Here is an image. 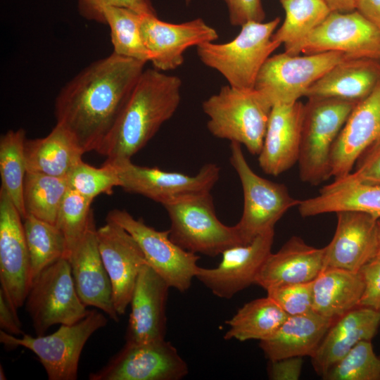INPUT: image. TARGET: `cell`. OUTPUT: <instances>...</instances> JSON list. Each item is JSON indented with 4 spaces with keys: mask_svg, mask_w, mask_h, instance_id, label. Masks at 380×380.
<instances>
[{
    "mask_svg": "<svg viewBox=\"0 0 380 380\" xmlns=\"http://www.w3.org/2000/svg\"><path fill=\"white\" fill-rule=\"evenodd\" d=\"M146 63L113 52L86 66L61 88L55 101L56 124L84 153L99 151Z\"/></svg>",
    "mask_w": 380,
    "mask_h": 380,
    "instance_id": "obj_1",
    "label": "cell"
},
{
    "mask_svg": "<svg viewBox=\"0 0 380 380\" xmlns=\"http://www.w3.org/2000/svg\"><path fill=\"white\" fill-rule=\"evenodd\" d=\"M182 80L156 68L144 69L98 153L106 163L129 160L170 120L181 101Z\"/></svg>",
    "mask_w": 380,
    "mask_h": 380,
    "instance_id": "obj_2",
    "label": "cell"
},
{
    "mask_svg": "<svg viewBox=\"0 0 380 380\" xmlns=\"http://www.w3.org/2000/svg\"><path fill=\"white\" fill-rule=\"evenodd\" d=\"M207 128L219 139L237 142L253 155L260 153L272 108L259 90L226 85L202 103Z\"/></svg>",
    "mask_w": 380,
    "mask_h": 380,
    "instance_id": "obj_3",
    "label": "cell"
},
{
    "mask_svg": "<svg viewBox=\"0 0 380 380\" xmlns=\"http://www.w3.org/2000/svg\"><path fill=\"white\" fill-rule=\"evenodd\" d=\"M279 23V17L268 22H247L230 42L198 45L197 55L205 65L219 72L229 86L255 88L263 64L280 46L272 39Z\"/></svg>",
    "mask_w": 380,
    "mask_h": 380,
    "instance_id": "obj_4",
    "label": "cell"
},
{
    "mask_svg": "<svg viewBox=\"0 0 380 380\" xmlns=\"http://www.w3.org/2000/svg\"><path fill=\"white\" fill-rule=\"evenodd\" d=\"M170 221V238L183 249L210 257L247 244L235 224L217 217L211 191L174 199L164 205Z\"/></svg>",
    "mask_w": 380,
    "mask_h": 380,
    "instance_id": "obj_5",
    "label": "cell"
},
{
    "mask_svg": "<svg viewBox=\"0 0 380 380\" xmlns=\"http://www.w3.org/2000/svg\"><path fill=\"white\" fill-rule=\"evenodd\" d=\"M357 101L308 98L304 104L299 158L300 179L317 185L331 177L333 145Z\"/></svg>",
    "mask_w": 380,
    "mask_h": 380,
    "instance_id": "obj_6",
    "label": "cell"
},
{
    "mask_svg": "<svg viewBox=\"0 0 380 380\" xmlns=\"http://www.w3.org/2000/svg\"><path fill=\"white\" fill-rule=\"evenodd\" d=\"M107 317L97 310H90L79 322L61 324L47 336H32L24 333L20 338L0 331V342L7 347H24L33 352L44 367L49 380H76L80 357L89 337L104 327Z\"/></svg>",
    "mask_w": 380,
    "mask_h": 380,
    "instance_id": "obj_7",
    "label": "cell"
},
{
    "mask_svg": "<svg viewBox=\"0 0 380 380\" xmlns=\"http://www.w3.org/2000/svg\"><path fill=\"white\" fill-rule=\"evenodd\" d=\"M229 161L241 184L243 194L242 215L236 224L246 243L267 231L300 200L293 198L287 187L257 175L250 167L241 145L230 144Z\"/></svg>",
    "mask_w": 380,
    "mask_h": 380,
    "instance_id": "obj_8",
    "label": "cell"
},
{
    "mask_svg": "<svg viewBox=\"0 0 380 380\" xmlns=\"http://www.w3.org/2000/svg\"><path fill=\"white\" fill-rule=\"evenodd\" d=\"M25 304L37 336L44 335L54 324H75L90 311L77 292L70 262L65 258L44 269L33 281Z\"/></svg>",
    "mask_w": 380,
    "mask_h": 380,
    "instance_id": "obj_9",
    "label": "cell"
},
{
    "mask_svg": "<svg viewBox=\"0 0 380 380\" xmlns=\"http://www.w3.org/2000/svg\"><path fill=\"white\" fill-rule=\"evenodd\" d=\"M352 59L338 51L270 56L256 79L255 88L275 104H290L305 96L308 89L337 63Z\"/></svg>",
    "mask_w": 380,
    "mask_h": 380,
    "instance_id": "obj_10",
    "label": "cell"
},
{
    "mask_svg": "<svg viewBox=\"0 0 380 380\" xmlns=\"http://www.w3.org/2000/svg\"><path fill=\"white\" fill-rule=\"evenodd\" d=\"M106 221L124 228L137 242L147 264L169 285L185 292L195 278L199 256L187 251L170 238V230L160 231L136 219L125 210H110Z\"/></svg>",
    "mask_w": 380,
    "mask_h": 380,
    "instance_id": "obj_11",
    "label": "cell"
},
{
    "mask_svg": "<svg viewBox=\"0 0 380 380\" xmlns=\"http://www.w3.org/2000/svg\"><path fill=\"white\" fill-rule=\"evenodd\" d=\"M327 51L380 61V31L355 10L331 12L306 37L284 51L291 55Z\"/></svg>",
    "mask_w": 380,
    "mask_h": 380,
    "instance_id": "obj_12",
    "label": "cell"
},
{
    "mask_svg": "<svg viewBox=\"0 0 380 380\" xmlns=\"http://www.w3.org/2000/svg\"><path fill=\"white\" fill-rule=\"evenodd\" d=\"M106 163L115 168L120 187L162 205L176 198L211 191L220 175V167L213 163L203 165L194 176L137 165L131 160Z\"/></svg>",
    "mask_w": 380,
    "mask_h": 380,
    "instance_id": "obj_13",
    "label": "cell"
},
{
    "mask_svg": "<svg viewBox=\"0 0 380 380\" xmlns=\"http://www.w3.org/2000/svg\"><path fill=\"white\" fill-rule=\"evenodd\" d=\"M189 373L186 362L165 339L144 343H125L90 380H179Z\"/></svg>",
    "mask_w": 380,
    "mask_h": 380,
    "instance_id": "obj_14",
    "label": "cell"
},
{
    "mask_svg": "<svg viewBox=\"0 0 380 380\" xmlns=\"http://www.w3.org/2000/svg\"><path fill=\"white\" fill-rule=\"evenodd\" d=\"M22 220L9 197L0 189V288L17 310L25 304L32 283Z\"/></svg>",
    "mask_w": 380,
    "mask_h": 380,
    "instance_id": "obj_15",
    "label": "cell"
},
{
    "mask_svg": "<svg viewBox=\"0 0 380 380\" xmlns=\"http://www.w3.org/2000/svg\"><path fill=\"white\" fill-rule=\"evenodd\" d=\"M274 238L272 229L247 244L229 248L222 253L217 267H198L195 277L217 297L230 299L255 284L262 264L272 253Z\"/></svg>",
    "mask_w": 380,
    "mask_h": 380,
    "instance_id": "obj_16",
    "label": "cell"
},
{
    "mask_svg": "<svg viewBox=\"0 0 380 380\" xmlns=\"http://www.w3.org/2000/svg\"><path fill=\"white\" fill-rule=\"evenodd\" d=\"M99 248L110 278L119 315L125 313L141 267L147 264L135 239L122 227L106 221L96 231Z\"/></svg>",
    "mask_w": 380,
    "mask_h": 380,
    "instance_id": "obj_17",
    "label": "cell"
},
{
    "mask_svg": "<svg viewBox=\"0 0 380 380\" xmlns=\"http://www.w3.org/2000/svg\"><path fill=\"white\" fill-rule=\"evenodd\" d=\"M141 30L146 46L151 54L154 68L165 72L175 70L184 61V53L191 46L215 42V29L201 18L182 23H170L156 15H143Z\"/></svg>",
    "mask_w": 380,
    "mask_h": 380,
    "instance_id": "obj_18",
    "label": "cell"
},
{
    "mask_svg": "<svg viewBox=\"0 0 380 380\" xmlns=\"http://www.w3.org/2000/svg\"><path fill=\"white\" fill-rule=\"evenodd\" d=\"M96 231L93 216L84 236L67 259L82 303L101 310L114 322H118L113 288L99 248Z\"/></svg>",
    "mask_w": 380,
    "mask_h": 380,
    "instance_id": "obj_19",
    "label": "cell"
},
{
    "mask_svg": "<svg viewBox=\"0 0 380 380\" xmlns=\"http://www.w3.org/2000/svg\"><path fill=\"white\" fill-rule=\"evenodd\" d=\"M170 288L148 264L141 267L129 303L125 343L139 344L165 339Z\"/></svg>",
    "mask_w": 380,
    "mask_h": 380,
    "instance_id": "obj_20",
    "label": "cell"
},
{
    "mask_svg": "<svg viewBox=\"0 0 380 380\" xmlns=\"http://www.w3.org/2000/svg\"><path fill=\"white\" fill-rule=\"evenodd\" d=\"M380 139V82L354 107L334 142L330 175L339 179L349 175L360 156Z\"/></svg>",
    "mask_w": 380,
    "mask_h": 380,
    "instance_id": "obj_21",
    "label": "cell"
},
{
    "mask_svg": "<svg viewBox=\"0 0 380 380\" xmlns=\"http://www.w3.org/2000/svg\"><path fill=\"white\" fill-rule=\"evenodd\" d=\"M336 214L334 237L324 246L325 267L358 272L377 255V219L356 210H342Z\"/></svg>",
    "mask_w": 380,
    "mask_h": 380,
    "instance_id": "obj_22",
    "label": "cell"
},
{
    "mask_svg": "<svg viewBox=\"0 0 380 380\" xmlns=\"http://www.w3.org/2000/svg\"><path fill=\"white\" fill-rule=\"evenodd\" d=\"M304 104L296 101L272 106L258 163L267 175L278 176L298 163Z\"/></svg>",
    "mask_w": 380,
    "mask_h": 380,
    "instance_id": "obj_23",
    "label": "cell"
},
{
    "mask_svg": "<svg viewBox=\"0 0 380 380\" xmlns=\"http://www.w3.org/2000/svg\"><path fill=\"white\" fill-rule=\"evenodd\" d=\"M325 268V247L308 245L293 236L262 264L255 284L265 290L290 284L310 283Z\"/></svg>",
    "mask_w": 380,
    "mask_h": 380,
    "instance_id": "obj_24",
    "label": "cell"
},
{
    "mask_svg": "<svg viewBox=\"0 0 380 380\" xmlns=\"http://www.w3.org/2000/svg\"><path fill=\"white\" fill-rule=\"evenodd\" d=\"M380 324V311L357 307L331 324L311 357L322 376L361 341H371Z\"/></svg>",
    "mask_w": 380,
    "mask_h": 380,
    "instance_id": "obj_25",
    "label": "cell"
},
{
    "mask_svg": "<svg viewBox=\"0 0 380 380\" xmlns=\"http://www.w3.org/2000/svg\"><path fill=\"white\" fill-rule=\"evenodd\" d=\"M380 82V61L346 59L332 67L308 90L305 97L338 98L359 102Z\"/></svg>",
    "mask_w": 380,
    "mask_h": 380,
    "instance_id": "obj_26",
    "label": "cell"
},
{
    "mask_svg": "<svg viewBox=\"0 0 380 380\" xmlns=\"http://www.w3.org/2000/svg\"><path fill=\"white\" fill-rule=\"evenodd\" d=\"M334 321L316 312L289 316L260 347L270 360L289 357H312Z\"/></svg>",
    "mask_w": 380,
    "mask_h": 380,
    "instance_id": "obj_27",
    "label": "cell"
},
{
    "mask_svg": "<svg viewBox=\"0 0 380 380\" xmlns=\"http://www.w3.org/2000/svg\"><path fill=\"white\" fill-rule=\"evenodd\" d=\"M302 217H312L342 210L367 213L380 217V184L334 180L324 186L318 195L300 201Z\"/></svg>",
    "mask_w": 380,
    "mask_h": 380,
    "instance_id": "obj_28",
    "label": "cell"
},
{
    "mask_svg": "<svg viewBox=\"0 0 380 380\" xmlns=\"http://www.w3.org/2000/svg\"><path fill=\"white\" fill-rule=\"evenodd\" d=\"M312 289L315 312L336 321L359 306L364 281L359 272L325 267Z\"/></svg>",
    "mask_w": 380,
    "mask_h": 380,
    "instance_id": "obj_29",
    "label": "cell"
},
{
    "mask_svg": "<svg viewBox=\"0 0 380 380\" xmlns=\"http://www.w3.org/2000/svg\"><path fill=\"white\" fill-rule=\"evenodd\" d=\"M24 151L27 172L58 177H66L84 154L58 124L46 137L26 139Z\"/></svg>",
    "mask_w": 380,
    "mask_h": 380,
    "instance_id": "obj_30",
    "label": "cell"
},
{
    "mask_svg": "<svg viewBox=\"0 0 380 380\" xmlns=\"http://www.w3.org/2000/svg\"><path fill=\"white\" fill-rule=\"evenodd\" d=\"M289 315L269 296L244 304L226 324L224 338L262 341L272 336Z\"/></svg>",
    "mask_w": 380,
    "mask_h": 380,
    "instance_id": "obj_31",
    "label": "cell"
},
{
    "mask_svg": "<svg viewBox=\"0 0 380 380\" xmlns=\"http://www.w3.org/2000/svg\"><path fill=\"white\" fill-rule=\"evenodd\" d=\"M23 220L33 282L44 269L61 258H67V244L56 224L31 215H27Z\"/></svg>",
    "mask_w": 380,
    "mask_h": 380,
    "instance_id": "obj_32",
    "label": "cell"
},
{
    "mask_svg": "<svg viewBox=\"0 0 380 380\" xmlns=\"http://www.w3.org/2000/svg\"><path fill=\"white\" fill-rule=\"evenodd\" d=\"M26 132L19 128L10 129L0 138L1 189L9 197L23 220L26 216L23 186L27 167L25 158Z\"/></svg>",
    "mask_w": 380,
    "mask_h": 380,
    "instance_id": "obj_33",
    "label": "cell"
},
{
    "mask_svg": "<svg viewBox=\"0 0 380 380\" xmlns=\"http://www.w3.org/2000/svg\"><path fill=\"white\" fill-rule=\"evenodd\" d=\"M285 18L272 39L290 49L306 37L331 13L323 0H279Z\"/></svg>",
    "mask_w": 380,
    "mask_h": 380,
    "instance_id": "obj_34",
    "label": "cell"
},
{
    "mask_svg": "<svg viewBox=\"0 0 380 380\" xmlns=\"http://www.w3.org/2000/svg\"><path fill=\"white\" fill-rule=\"evenodd\" d=\"M68 189L66 177L27 172L23 186L26 215H31L55 224Z\"/></svg>",
    "mask_w": 380,
    "mask_h": 380,
    "instance_id": "obj_35",
    "label": "cell"
},
{
    "mask_svg": "<svg viewBox=\"0 0 380 380\" xmlns=\"http://www.w3.org/2000/svg\"><path fill=\"white\" fill-rule=\"evenodd\" d=\"M106 25L110 31L113 52L118 55L151 62V54L143 39L141 14L122 7H108L103 11Z\"/></svg>",
    "mask_w": 380,
    "mask_h": 380,
    "instance_id": "obj_36",
    "label": "cell"
},
{
    "mask_svg": "<svg viewBox=\"0 0 380 380\" xmlns=\"http://www.w3.org/2000/svg\"><path fill=\"white\" fill-rule=\"evenodd\" d=\"M326 380H380V357L371 341L357 343L322 376Z\"/></svg>",
    "mask_w": 380,
    "mask_h": 380,
    "instance_id": "obj_37",
    "label": "cell"
},
{
    "mask_svg": "<svg viewBox=\"0 0 380 380\" xmlns=\"http://www.w3.org/2000/svg\"><path fill=\"white\" fill-rule=\"evenodd\" d=\"M93 201L70 189L64 196L58 210L56 225L63 233L67 244V258L84 236L94 216Z\"/></svg>",
    "mask_w": 380,
    "mask_h": 380,
    "instance_id": "obj_38",
    "label": "cell"
},
{
    "mask_svg": "<svg viewBox=\"0 0 380 380\" xmlns=\"http://www.w3.org/2000/svg\"><path fill=\"white\" fill-rule=\"evenodd\" d=\"M66 179L70 189L91 201L100 194H112L113 188L119 186L115 168L106 163L96 167L81 160L70 170Z\"/></svg>",
    "mask_w": 380,
    "mask_h": 380,
    "instance_id": "obj_39",
    "label": "cell"
},
{
    "mask_svg": "<svg viewBox=\"0 0 380 380\" xmlns=\"http://www.w3.org/2000/svg\"><path fill=\"white\" fill-rule=\"evenodd\" d=\"M312 282L290 284L270 288L266 290L267 296L289 316L315 312Z\"/></svg>",
    "mask_w": 380,
    "mask_h": 380,
    "instance_id": "obj_40",
    "label": "cell"
},
{
    "mask_svg": "<svg viewBox=\"0 0 380 380\" xmlns=\"http://www.w3.org/2000/svg\"><path fill=\"white\" fill-rule=\"evenodd\" d=\"M77 10L84 19L106 24L103 11L108 7H122L141 15H156L151 0H77Z\"/></svg>",
    "mask_w": 380,
    "mask_h": 380,
    "instance_id": "obj_41",
    "label": "cell"
},
{
    "mask_svg": "<svg viewBox=\"0 0 380 380\" xmlns=\"http://www.w3.org/2000/svg\"><path fill=\"white\" fill-rule=\"evenodd\" d=\"M339 179L380 184V139L369 146L360 156L349 175Z\"/></svg>",
    "mask_w": 380,
    "mask_h": 380,
    "instance_id": "obj_42",
    "label": "cell"
},
{
    "mask_svg": "<svg viewBox=\"0 0 380 380\" xmlns=\"http://www.w3.org/2000/svg\"><path fill=\"white\" fill-rule=\"evenodd\" d=\"M358 272L364 281L359 306L380 311V255L371 259Z\"/></svg>",
    "mask_w": 380,
    "mask_h": 380,
    "instance_id": "obj_43",
    "label": "cell"
},
{
    "mask_svg": "<svg viewBox=\"0 0 380 380\" xmlns=\"http://www.w3.org/2000/svg\"><path fill=\"white\" fill-rule=\"evenodd\" d=\"M232 26L241 27L249 21L263 22L265 13L261 0H224Z\"/></svg>",
    "mask_w": 380,
    "mask_h": 380,
    "instance_id": "obj_44",
    "label": "cell"
},
{
    "mask_svg": "<svg viewBox=\"0 0 380 380\" xmlns=\"http://www.w3.org/2000/svg\"><path fill=\"white\" fill-rule=\"evenodd\" d=\"M302 357H289L270 361L267 369L269 378L273 380L298 379L303 365Z\"/></svg>",
    "mask_w": 380,
    "mask_h": 380,
    "instance_id": "obj_45",
    "label": "cell"
},
{
    "mask_svg": "<svg viewBox=\"0 0 380 380\" xmlns=\"http://www.w3.org/2000/svg\"><path fill=\"white\" fill-rule=\"evenodd\" d=\"M0 327L8 334L18 336L24 334L17 309L11 303L0 288Z\"/></svg>",
    "mask_w": 380,
    "mask_h": 380,
    "instance_id": "obj_46",
    "label": "cell"
},
{
    "mask_svg": "<svg viewBox=\"0 0 380 380\" xmlns=\"http://www.w3.org/2000/svg\"><path fill=\"white\" fill-rule=\"evenodd\" d=\"M355 11L380 31V0H356Z\"/></svg>",
    "mask_w": 380,
    "mask_h": 380,
    "instance_id": "obj_47",
    "label": "cell"
},
{
    "mask_svg": "<svg viewBox=\"0 0 380 380\" xmlns=\"http://www.w3.org/2000/svg\"><path fill=\"white\" fill-rule=\"evenodd\" d=\"M331 12L348 13L355 10L356 0H323Z\"/></svg>",
    "mask_w": 380,
    "mask_h": 380,
    "instance_id": "obj_48",
    "label": "cell"
},
{
    "mask_svg": "<svg viewBox=\"0 0 380 380\" xmlns=\"http://www.w3.org/2000/svg\"><path fill=\"white\" fill-rule=\"evenodd\" d=\"M378 253L380 255V217L377 219Z\"/></svg>",
    "mask_w": 380,
    "mask_h": 380,
    "instance_id": "obj_49",
    "label": "cell"
},
{
    "mask_svg": "<svg viewBox=\"0 0 380 380\" xmlns=\"http://www.w3.org/2000/svg\"><path fill=\"white\" fill-rule=\"evenodd\" d=\"M0 379H1V380H5V379H6V375H5V372H4V369H3V367H2L1 365H0Z\"/></svg>",
    "mask_w": 380,
    "mask_h": 380,
    "instance_id": "obj_50",
    "label": "cell"
},
{
    "mask_svg": "<svg viewBox=\"0 0 380 380\" xmlns=\"http://www.w3.org/2000/svg\"><path fill=\"white\" fill-rule=\"evenodd\" d=\"M191 0H185V2L188 4L191 2Z\"/></svg>",
    "mask_w": 380,
    "mask_h": 380,
    "instance_id": "obj_51",
    "label": "cell"
}]
</instances>
